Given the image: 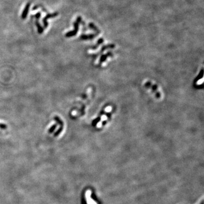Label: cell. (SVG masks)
<instances>
[{
  "mask_svg": "<svg viewBox=\"0 0 204 204\" xmlns=\"http://www.w3.org/2000/svg\"><path fill=\"white\" fill-rule=\"evenodd\" d=\"M37 26H38V31L39 34H42L43 32V29L41 27V26L39 25L38 23H37Z\"/></svg>",
  "mask_w": 204,
  "mask_h": 204,
  "instance_id": "obj_8",
  "label": "cell"
},
{
  "mask_svg": "<svg viewBox=\"0 0 204 204\" xmlns=\"http://www.w3.org/2000/svg\"><path fill=\"white\" fill-rule=\"evenodd\" d=\"M53 119H54L56 121V122L57 123V124L59 125L60 126V128H59V129H58L56 131V132H55V134H54V137H57V136H58V135H60V133L62 132V130H63V129H64V123H63V121H62L61 120V118H60V117H59L57 116H55V117H53Z\"/></svg>",
  "mask_w": 204,
  "mask_h": 204,
  "instance_id": "obj_1",
  "label": "cell"
},
{
  "mask_svg": "<svg viewBox=\"0 0 204 204\" xmlns=\"http://www.w3.org/2000/svg\"><path fill=\"white\" fill-rule=\"evenodd\" d=\"M0 128L2 129H6L7 128V125L4 124H0Z\"/></svg>",
  "mask_w": 204,
  "mask_h": 204,
  "instance_id": "obj_9",
  "label": "cell"
},
{
  "mask_svg": "<svg viewBox=\"0 0 204 204\" xmlns=\"http://www.w3.org/2000/svg\"><path fill=\"white\" fill-rule=\"evenodd\" d=\"M95 37V35L94 34H91V35H83L81 36V39H83V40H86V39H93Z\"/></svg>",
  "mask_w": 204,
  "mask_h": 204,
  "instance_id": "obj_5",
  "label": "cell"
},
{
  "mask_svg": "<svg viewBox=\"0 0 204 204\" xmlns=\"http://www.w3.org/2000/svg\"><path fill=\"white\" fill-rule=\"evenodd\" d=\"M89 26H90V27L91 29H94V31H95L96 32H97L98 33H99V32H99V30L98 28L97 27V26H95L94 23H90L89 24Z\"/></svg>",
  "mask_w": 204,
  "mask_h": 204,
  "instance_id": "obj_6",
  "label": "cell"
},
{
  "mask_svg": "<svg viewBox=\"0 0 204 204\" xmlns=\"http://www.w3.org/2000/svg\"><path fill=\"white\" fill-rule=\"evenodd\" d=\"M57 127V124H54L52 125L48 130V133H52L56 129V128Z\"/></svg>",
  "mask_w": 204,
  "mask_h": 204,
  "instance_id": "obj_7",
  "label": "cell"
},
{
  "mask_svg": "<svg viewBox=\"0 0 204 204\" xmlns=\"http://www.w3.org/2000/svg\"><path fill=\"white\" fill-rule=\"evenodd\" d=\"M146 86L152 88L153 91H154V93H155V94H156V96L158 98H160V95L159 93H158L155 86H154V85H153L151 83H150V82H147V83H146Z\"/></svg>",
  "mask_w": 204,
  "mask_h": 204,
  "instance_id": "obj_3",
  "label": "cell"
},
{
  "mask_svg": "<svg viewBox=\"0 0 204 204\" xmlns=\"http://www.w3.org/2000/svg\"><path fill=\"white\" fill-rule=\"evenodd\" d=\"M74 30L70 31L69 32L67 33L66 34V37L67 38H70L71 37H73V36L77 34V33L78 32V29H79V23L78 22H75L74 23Z\"/></svg>",
  "mask_w": 204,
  "mask_h": 204,
  "instance_id": "obj_2",
  "label": "cell"
},
{
  "mask_svg": "<svg viewBox=\"0 0 204 204\" xmlns=\"http://www.w3.org/2000/svg\"><path fill=\"white\" fill-rule=\"evenodd\" d=\"M29 5H30V4L29 3H28V4L26 5V7L25 8V10L22 13V19H25L26 16H27V13L28 12V10H29Z\"/></svg>",
  "mask_w": 204,
  "mask_h": 204,
  "instance_id": "obj_4",
  "label": "cell"
}]
</instances>
